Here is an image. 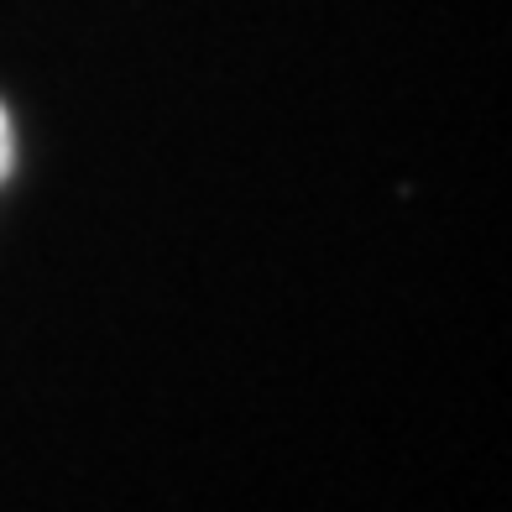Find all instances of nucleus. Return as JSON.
Wrapping results in <instances>:
<instances>
[{
    "label": "nucleus",
    "mask_w": 512,
    "mask_h": 512,
    "mask_svg": "<svg viewBox=\"0 0 512 512\" xmlns=\"http://www.w3.org/2000/svg\"><path fill=\"white\" fill-rule=\"evenodd\" d=\"M11 168V126H6V110H0V178Z\"/></svg>",
    "instance_id": "f257e3e1"
}]
</instances>
